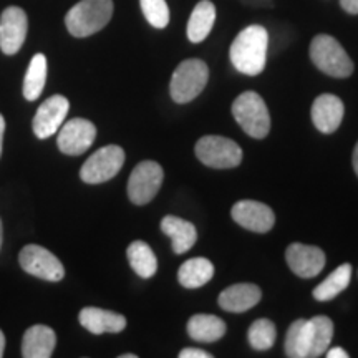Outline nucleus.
<instances>
[{"label":"nucleus","mask_w":358,"mask_h":358,"mask_svg":"<svg viewBox=\"0 0 358 358\" xmlns=\"http://www.w3.org/2000/svg\"><path fill=\"white\" fill-rule=\"evenodd\" d=\"M327 358H348V353L343 350V348H330V350L325 352Z\"/></svg>","instance_id":"31"},{"label":"nucleus","mask_w":358,"mask_h":358,"mask_svg":"<svg viewBox=\"0 0 358 358\" xmlns=\"http://www.w3.org/2000/svg\"><path fill=\"white\" fill-rule=\"evenodd\" d=\"M45 82H47V57L43 53H37L30 60L24 78V96L25 100L35 101L42 95Z\"/></svg>","instance_id":"26"},{"label":"nucleus","mask_w":358,"mask_h":358,"mask_svg":"<svg viewBox=\"0 0 358 358\" xmlns=\"http://www.w3.org/2000/svg\"><path fill=\"white\" fill-rule=\"evenodd\" d=\"M161 231L171 237L173 250L176 254H185L198 241V231L194 224L176 216H166L161 221Z\"/></svg>","instance_id":"20"},{"label":"nucleus","mask_w":358,"mask_h":358,"mask_svg":"<svg viewBox=\"0 0 358 358\" xmlns=\"http://www.w3.org/2000/svg\"><path fill=\"white\" fill-rule=\"evenodd\" d=\"M124 164L123 148L116 145L103 146L85 161L80 169V178L87 185H100L113 179Z\"/></svg>","instance_id":"8"},{"label":"nucleus","mask_w":358,"mask_h":358,"mask_svg":"<svg viewBox=\"0 0 358 358\" xmlns=\"http://www.w3.org/2000/svg\"><path fill=\"white\" fill-rule=\"evenodd\" d=\"M20 267L27 274L47 282H60L65 277L64 264L48 249L37 244H29L19 254Z\"/></svg>","instance_id":"10"},{"label":"nucleus","mask_w":358,"mask_h":358,"mask_svg":"<svg viewBox=\"0 0 358 358\" xmlns=\"http://www.w3.org/2000/svg\"><path fill=\"white\" fill-rule=\"evenodd\" d=\"M214 275V266L206 257H192L179 267L178 280L182 287L198 289L208 284Z\"/></svg>","instance_id":"23"},{"label":"nucleus","mask_w":358,"mask_h":358,"mask_svg":"<svg viewBox=\"0 0 358 358\" xmlns=\"http://www.w3.org/2000/svg\"><path fill=\"white\" fill-rule=\"evenodd\" d=\"M57 345V335L47 325H32L22 340V357L50 358Z\"/></svg>","instance_id":"19"},{"label":"nucleus","mask_w":358,"mask_h":358,"mask_svg":"<svg viewBox=\"0 0 358 358\" xmlns=\"http://www.w3.org/2000/svg\"><path fill=\"white\" fill-rule=\"evenodd\" d=\"M179 358H213V355L201 348H182L179 352Z\"/></svg>","instance_id":"29"},{"label":"nucleus","mask_w":358,"mask_h":358,"mask_svg":"<svg viewBox=\"0 0 358 358\" xmlns=\"http://www.w3.org/2000/svg\"><path fill=\"white\" fill-rule=\"evenodd\" d=\"M29 32V19L20 7H7L0 15V48L6 55L20 50Z\"/></svg>","instance_id":"13"},{"label":"nucleus","mask_w":358,"mask_h":358,"mask_svg":"<svg viewBox=\"0 0 358 358\" xmlns=\"http://www.w3.org/2000/svg\"><path fill=\"white\" fill-rule=\"evenodd\" d=\"M143 15L155 29H164L169 24V7L166 0H140Z\"/></svg>","instance_id":"28"},{"label":"nucleus","mask_w":358,"mask_h":358,"mask_svg":"<svg viewBox=\"0 0 358 358\" xmlns=\"http://www.w3.org/2000/svg\"><path fill=\"white\" fill-rule=\"evenodd\" d=\"M96 138V127L85 118H73L62 124L58 131V150L70 156H78L90 150Z\"/></svg>","instance_id":"11"},{"label":"nucleus","mask_w":358,"mask_h":358,"mask_svg":"<svg viewBox=\"0 0 358 358\" xmlns=\"http://www.w3.org/2000/svg\"><path fill=\"white\" fill-rule=\"evenodd\" d=\"M70 110V101L62 95H53L47 98L38 106L37 113L34 116L32 128L38 140H47L55 134L62 124L65 123L66 115Z\"/></svg>","instance_id":"12"},{"label":"nucleus","mask_w":358,"mask_h":358,"mask_svg":"<svg viewBox=\"0 0 358 358\" xmlns=\"http://www.w3.org/2000/svg\"><path fill=\"white\" fill-rule=\"evenodd\" d=\"M353 169H355V173L358 176V143H357L355 150H353Z\"/></svg>","instance_id":"33"},{"label":"nucleus","mask_w":358,"mask_h":358,"mask_svg":"<svg viewBox=\"0 0 358 358\" xmlns=\"http://www.w3.org/2000/svg\"><path fill=\"white\" fill-rule=\"evenodd\" d=\"M334 338V322L325 315L299 319L285 335V355L289 358H317L329 350Z\"/></svg>","instance_id":"1"},{"label":"nucleus","mask_w":358,"mask_h":358,"mask_svg":"<svg viewBox=\"0 0 358 358\" xmlns=\"http://www.w3.org/2000/svg\"><path fill=\"white\" fill-rule=\"evenodd\" d=\"M209 80V69L199 58L181 62L171 77L169 92L176 103H189L203 93Z\"/></svg>","instance_id":"6"},{"label":"nucleus","mask_w":358,"mask_h":358,"mask_svg":"<svg viewBox=\"0 0 358 358\" xmlns=\"http://www.w3.org/2000/svg\"><path fill=\"white\" fill-rule=\"evenodd\" d=\"M345 113V106L338 96L324 93V95L317 96L312 105V122L320 133L330 134L335 133L343 120Z\"/></svg>","instance_id":"16"},{"label":"nucleus","mask_w":358,"mask_h":358,"mask_svg":"<svg viewBox=\"0 0 358 358\" xmlns=\"http://www.w3.org/2000/svg\"><path fill=\"white\" fill-rule=\"evenodd\" d=\"M249 343L259 352L268 350L274 347L277 338V330L274 322L268 319H259L249 327Z\"/></svg>","instance_id":"27"},{"label":"nucleus","mask_w":358,"mask_h":358,"mask_svg":"<svg viewBox=\"0 0 358 358\" xmlns=\"http://www.w3.org/2000/svg\"><path fill=\"white\" fill-rule=\"evenodd\" d=\"M268 34L262 25H249L241 30L231 45L229 58L241 73L256 77L266 69Z\"/></svg>","instance_id":"2"},{"label":"nucleus","mask_w":358,"mask_h":358,"mask_svg":"<svg viewBox=\"0 0 358 358\" xmlns=\"http://www.w3.org/2000/svg\"><path fill=\"white\" fill-rule=\"evenodd\" d=\"M232 115L250 138L262 140L271 131V115L266 101L256 92H244L232 103Z\"/></svg>","instance_id":"5"},{"label":"nucleus","mask_w":358,"mask_h":358,"mask_svg":"<svg viewBox=\"0 0 358 358\" xmlns=\"http://www.w3.org/2000/svg\"><path fill=\"white\" fill-rule=\"evenodd\" d=\"M120 358H136L134 353H124V355H120Z\"/></svg>","instance_id":"35"},{"label":"nucleus","mask_w":358,"mask_h":358,"mask_svg":"<svg viewBox=\"0 0 358 358\" xmlns=\"http://www.w3.org/2000/svg\"><path fill=\"white\" fill-rule=\"evenodd\" d=\"M2 239H3V236H2V221H0V248H2Z\"/></svg>","instance_id":"36"},{"label":"nucleus","mask_w":358,"mask_h":358,"mask_svg":"<svg viewBox=\"0 0 358 358\" xmlns=\"http://www.w3.org/2000/svg\"><path fill=\"white\" fill-rule=\"evenodd\" d=\"M127 256L129 266L143 279H150L158 271V259H156L153 249L143 241H134L128 245Z\"/></svg>","instance_id":"25"},{"label":"nucleus","mask_w":358,"mask_h":358,"mask_svg":"<svg viewBox=\"0 0 358 358\" xmlns=\"http://www.w3.org/2000/svg\"><path fill=\"white\" fill-rule=\"evenodd\" d=\"M80 325L93 335L103 334H120L127 329V319L120 313L111 310H103L96 307H85L78 315Z\"/></svg>","instance_id":"17"},{"label":"nucleus","mask_w":358,"mask_h":358,"mask_svg":"<svg viewBox=\"0 0 358 358\" xmlns=\"http://www.w3.org/2000/svg\"><path fill=\"white\" fill-rule=\"evenodd\" d=\"M231 216L244 229L259 232V234L268 232L275 224L274 211L267 204L259 203V201H239L232 206Z\"/></svg>","instance_id":"14"},{"label":"nucleus","mask_w":358,"mask_h":358,"mask_svg":"<svg viewBox=\"0 0 358 358\" xmlns=\"http://www.w3.org/2000/svg\"><path fill=\"white\" fill-rule=\"evenodd\" d=\"M196 156L209 168L229 169L239 166L243 161V150L229 138L209 134L196 143Z\"/></svg>","instance_id":"7"},{"label":"nucleus","mask_w":358,"mask_h":358,"mask_svg":"<svg viewBox=\"0 0 358 358\" xmlns=\"http://www.w3.org/2000/svg\"><path fill=\"white\" fill-rule=\"evenodd\" d=\"M285 259L290 271L302 279H312L319 275L325 267V252L315 245H307L301 243L290 244L285 250Z\"/></svg>","instance_id":"15"},{"label":"nucleus","mask_w":358,"mask_h":358,"mask_svg":"<svg viewBox=\"0 0 358 358\" xmlns=\"http://www.w3.org/2000/svg\"><path fill=\"white\" fill-rule=\"evenodd\" d=\"M226 322L216 315H208V313L192 315L187 322V334L196 342H217L226 335Z\"/></svg>","instance_id":"22"},{"label":"nucleus","mask_w":358,"mask_h":358,"mask_svg":"<svg viewBox=\"0 0 358 358\" xmlns=\"http://www.w3.org/2000/svg\"><path fill=\"white\" fill-rule=\"evenodd\" d=\"M352 280V266L350 264H342V266L335 268V271L330 274L327 279L322 282V284L317 285L313 289V299L319 302H327L332 301V299L337 297L340 292H343L348 285H350Z\"/></svg>","instance_id":"24"},{"label":"nucleus","mask_w":358,"mask_h":358,"mask_svg":"<svg viewBox=\"0 0 358 358\" xmlns=\"http://www.w3.org/2000/svg\"><path fill=\"white\" fill-rule=\"evenodd\" d=\"M310 58L313 65L325 75L335 78H347L353 73V62L343 50L337 38L320 34L310 43Z\"/></svg>","instance_id":"4"},{"label":"nucleus","mask_w":358,"mask_h":358,"mask_svg":"<svg viewBox=\"0 0 358 358\" xmlns=\"http://www.w3.org/2000/svg\"><path fill=\"white\" fill-rule=\"evenodd\" d=\"M164 171L156 161H141L136 164L128 179V198L133 204L145 206L155 199L161 185Z\"/></svg>","instance_id":"9"},{"label":"nucleus","mask_w":358,"mask_h":358,"mask_svg":"<svg viewBox=\"0 0 358 358\" xmlns=\"http://www.w3.org/2000/svg\"><path fill=\"white\" fill-rule=\"evenodd\" d=\"M3 350H6V337H3V332L0 330V358L3 357Z\"/></svg>","instance_id":"34"},{"label":"nucleus","mask_w":358,"mask_h":358,"mask_svg":"<svg viewBox=\"0 0 358 358\" xmlns=\"http://www.w3.org/2000/svg\"><path fill=\"white\" fill-rule=\"evenodd\" d=\"M340 6L352 15H357L358 13V0H340Z\"/></svg>","instance_id":"30"},{"label":"nucleus","mask_w":358,"mask_h":358,"mask_svg":"<svg viewBox=\"0 0 358 358\" xmlns=\"http://www.w3.org/2000/svg\"><path fill=\"white\" fill-rule=\"evenodd\" d=\"M3 131H6V120L0 115V156H2V143H3Z\"/></svg>","instance_id":"32"},{"label":"nucleus","mask_w":358,"mask_h":358,"mask_svg":"<svg viewBox=\"0 0 358 358\" xmlns=\"http://www.w3.org/2000/svg\"><path fill=\"white\" fill-rule=\"evenodd\" d=\"M113 15V0H82L65 17L69 32L77 38L90 37L105 29Z\"/></svg>","instance_id":"3"},{"label":"nucleus","mask_w":358,"mask_h":358,"mask_svg":"<svg viewBox=\"0 0 358 358\" xmlns=\"http://www.w3.org/2000/svg\"><path fill=\"white\" fill-rule=\"evenodd\" d=\"M262 292L256 284H234L219 295V307L226 312L243 313L261 302Z\"/></svg>","instance_id":"18"},{"label":"nucleus","mask_w":358,"mask_h":358,"mask_svg":"<svg viewBox=\"0 0 358 358\" xmlns=\"http://www.w3.org/2000/svg\"><path fill=\"white\" fill-rule=\"evenodd\" d=\"M214 22H216V7L211 0H201L196 3L187 20V38L192 43H201L211 34Z\"/></svg>","instance_id":"21"}]
</instances>
